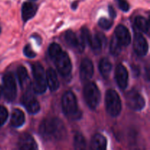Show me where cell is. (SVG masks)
<instances>
[{
	"instance_id": "cell-7",
	"label": "cell",
	"mask_w": 150,
	"mask_h": 150,
	"mask_svg": "<svg viewBox=\"0 0 150 150\" xmlns=\"http://www.w3.org/2000/svg\"><path fill=\"white\" fill-rule=\"evenodd\" d=\"M126 103L130 109L139 111L145 106V100L144 97L135 89L129 91L125 96Z\"/></svg>"
},
{
	"instance_id": "cell-27",
	"label": "cell",
	"mask_w": 150,
	"mask_h": 150,
	"mask_svg": "<svg viewBox=\"0 0 150 150\" xmlns=\"http://www.w3.org/2000/svg\"><path fill=\"white\" fill-rule=\"evenodd\" d=\"M62 50L61 47L59 44L55 43V42H53L50 45L49 48H48V53H49V55L51 58L54 59V58L57 57L58 55H59L62 53Z\"/></svg>"
},
{
	"instance_id": "cell-8",
	"label": "cell",
	"mask_w": 150,
	"mask_h": 150,
	"mask_svg": "<svg viewBox=\"0 0 150 150\" xmlns=\"http://www.w3.org/2000/svg\"><path fill=\"white\" fill-rule=\"evenodd\" d=\"M55 65L59 73L62 76H67L70 74L72 70V64L70 59L67 54L62 51L59 55L54 59Z\"/></svg>"
},
{
	"instance_id": "cell-19",
	"label": "cell",
	"mask_w": 150,
	"mask_h": 150,
	"mask_svg": "<svg viewBox=\"0 0 150 150\" xmlns=\"http://www.w3.org/2000/svg\"><path fill=\"white\" fill-rule=\"evenodd\" d=\"M92 150H107V140L105 137L100 133L94 135L91 142Z\"/></svg>"
},
{
	"instance_id": "cell-10",
	"label": "cell",
	"mask_w": 150,
	"mask_h": 150,
	"mask_svg": "<svg viewBox=\"0 0 150 150\" xmlns=\"http://www.w3.org/2000/svg\"><path fill=\"white\" fill-rule=\"evenodd\" d=\"M64 38H65V41L67 45L73 49L76 50L79 53L82 52L84 50L85 44L83 43V40L81 38H79L73 31H67Z\"/></svg>"
},
{
	"instance_id": "cell-28",
	"label": "cell",
	"mask_w": 150,
	"mask_h": 150,
	"mask_svg": "<svg viewBox=\"0 0 150 150\" xmlns=\"http://www.w3.org/2000/svg\"><path fill=\"white\" fill-rule=\"evenodd\" d=\"M81 38L83 40V43L85 44V45L86 44L89 45L90 44L91 40H92V36L91 35L90 32H89V29L86 27H83V29H81Z\"/></svg>"
},
{
	"instance_id": "cell-2",
	"label": "cell",
	"mask_w": 150,
	"mask_h": 150,
	"mask_svg": "<svg viewBox=\"0 0 150 150\" xmlns=\"http://www.w3.org/2000/svg\"><path fill=\"white\" fill-rule=\"evenodd\" d=\"M62 108L64 114L69 118L76 120L81 117L76 95L71 91H67L62 98Z\"/></svg>"
},
{
	"instance_id": "cell-18",
	"label": "cell",
	"mask_w": 150,
	"mask_h": 150,
	"mask_svg": "<svg viewBox=\"0 0 150 150\" xmlns=\"http://www.w3.org/2000/svg\"><path fill=\"white\" fill-rule=\"evenodd\" d=\"M45 79H46L47 86L50 89V90L54 92L58 89L59 83L58 77L57 73L53 68H48L45 73Z\"/></svg>"
},
{
	"instance_id": "cell-25",
	"label": "cell",
	"mask_w": 150,
	"mask_h": 150,
	"mask_svg": "<svg viewBox=\"0 0 150 150\" xmlns=\"http://www.w3.org/2000/svg\"><path fill=\"white\" fill-rule=\"evenodd\" d=\"M130 142L133 150H145V146H144L143 142L141 140L137 133H132Z\"/></svg>"
},
{
	"instance_id": "cell-5",
	"label": "cell",
	"mask_w": 150,
	"mask_h": 150,
	"mask_svg": "<svg viewBox=\"0 0 150 150\" xmlns=\"http://www.w3.org/2000/svg\"><path fill=\"white\" fill-rule=\"evenodd\" d=\"M105 107L107 112L112 117L120 115L122 110V102L118 93L114 89H109L105 94Z\"/></svg>"
},
{
	"instance_id": "cell-13",
	"label": "cell",
	"mask_w": 150,
	"mask_h": 150,
	"mask_svg": "<svg viewBox=\"0 0 150 150\" xmlns=\"http://www.w3.org/2000/svg\"><path fill=\"white\" fill-rule=\"evenodd\" d=\"M94 73V66L92 62L89 59L85 58L81 62L79 68L80 78L83 81H89L92 77Z\"/></svg>"
},
{
	"instance_id": "cell-22",
	"label": "cell",
	"mask_w": 150,
	"mask_h": 150,
	"mask_svg": "<svg viewBox=\"0 0 150 150\" xmlns=\"http://www.w3.org/2000/svg\"><path fill=\"white\" fill-rule=\"evenodd\" d=\"M112 69V64L107 58H103L100 60L99 64V70L104 79H108Z\"/></svg>"
},
{
	"instance_id": "cell-36",
	"label": "cell",
	"mask_w": 150,
	"mask_h": 150,
	"mask_svg": "<svg viewBox=\"0 0 150 150\" xmlns=\"http://www.w3.org/2000/svg\"><path fill=\"white\" fill-rule=\"evenodd\" d=\"M30 1H36V0H30Z\"/></svg>"
},
{
	"instance_id": "cell-15",
	"label": "cell",
	"mask_w": 150,
	"mask_h": 150,
	"mask_svg": "<svg viewBox=\"0 0 150 150\" xmlns=\"http://www.w3.org/2000/svg\"><path fill=\"white\" fill-rule=\"evenodd\" d=\"M18 144L20 150H38L35 140L28 133H23L19 137Z\"/></svg>"
},
{
	"instance_id": "cell-32",
	"label": "cell",
	"mask_w": 150,
	"mask_h": 150,
	"mask_svg": "<svg viewBox=\"0 0 150 150\" xmlns=\"http://www.w3.org/2000/svg\"><path fill=\"white\" fill-rule=\"evenodd\" d=\"M23 54L26 57H29V58H34L35 57H36V54L31 48L30 45H25L24 48H23Z\"/></svg>"
},
{
	"instance_id": "cell-31",
	"label": "cell",
	"mask_w": 150,
	"mask_h": 150,
	"mask_svg": "<svg viewBox=\"0 0 150 150\" xmlns=\"http://www.w3.org/2000/svg\"><path fill=\"white\" fill-rule=\"evenodd\" d=\"M119 8L123 12H128L130 10V4L127 0H115Z\"/></svg>"
},
{
	"instance_id": "cell-33",
	"label": "cell",
	"mask_w": 150,
	"mask_h": 150,
	"mask_svg": "<svg viewBox=\"0 0 150 150\" xmlns=\"http://www.w3.org/2000/svg\"><path fill=\"white\" fill-rule=\"evenodd\" d=\"M108 11H109L110 16H111L112 18H116V16H117V13H116L115 10H114V7H113L111 5L108 6Z\"/></svg>"
},
{
	"instance_id": "cell-12",
	"label": "cell",
	"mask_w": 150,
	"mask_h": 150,
	"mask_svg": "<svg viewBox=\"0 0 150 150\" xmlns=\"http://www.w3.org/2000/svg\"><path fill=\"white\" fill-rule=\"evenodd\" d=\"M115 37L122 46H127L131 42V35L128 29L124 25L120 24L115 29Z\"/></svg>"
},
{
	"instance_id": "cell-4",
	"label": "cell",
	"mask_w": 150,
	"mask_h": 150,
	"mask_svg": "<svg viewBox=\"0 0 150 150\" xmlns=\"http://www.w3.org/2000/svg\"><path fill=\"white\" fill-rule=\"evenodd\" d=\"M83 97L91 109H95L100 100V92L93 82H88L83 88Z\"/></svg>"
},
{
	"instance_id": "cell-16",
	"label": "cell",
	"mask_w": 150,
	"mask_h": 150,
	"mask_svg": "<svg viewBox=\"0 0 150 150\" xmlns=\"http://www.w3.org/2000/svg\"><path fill=\"white\" fill-rule=\"evenodd\" d=\"M38 6L32 1H25L21 7V17L24 22L30 20L34 17L38 11Z\"/></svg>"
},
{
	"instance_id": "cell-6",
	"label": "cell",
	"mask_w": 150,
	"mask_h": 150,
	"mask_svg": "<svg viewBox=\"0 0 150 150\" xmlns=\"http://www.w3.org/2000/svg\"><path fill=\"white\" fill-rule=\"evenodd\" d=\"M3 92L7 101H13L17 95V87L15 78L11 73H6L3 77Z\"/></svg>"
},
{
	"instance_id": "cell-9",
	"label": "cell",
	"mask_w": 150,
	"mask_h": 150,
	"mask_svg": "<svg viewBox=\"0 0 150 150\" xmlns=\"http://www.w3.org/2000/svg\"><path fill=\"white\" fill-rule=\"evenodd\" d=\"M21 101L26 109L30 114H37L40 111V106L39 102L30 93V91H26L23 94Z\"/></svg>"
},
{
	"instance_id": "cell-21",
	"label": "cell",
	"mask_w": 150,
	"mask_h": 150,
	"mask_svg": "<svg viewBox=\"0 0 150 150\" xmlns=\"http://www.w3.org/2000/svg\"><path fill=\"white\" fill-rule=\"evenodd\" d=\"M25 122L24 113L21 110L16 108L13 110L10 119V125L14 127H19Z\"/></svg>"
},
{
	"instance_id": "cell-23",
	"label": "cell",
	"mask_w": 150,
	"mask_h": 150,
	"mask_svg": "<svg viewBox=\"0 0 150 150\" xmlns=\"http://www.w3.org/2000/svg\"><path fill=\"white\" fill-rule=\"evenodd\" d=\"M73 145L75 150H86V142L83 135L76 132L73 137Z\"/></svg>"
},
{
	"instance_id": "cell-34",
	"label": "cell",
	"mask_w": 150,
	"mask_h": 150,
	"mask_svg": "<svg viewBox=\"0 0 150 150\" xmlns=\"http://www.w3.org/2000/svg\"><path fill=\"white\" fill-rule=\"evenodd\" d=\"M1 92H2V90H1V89L0 88V97H1Z\"/></svg>"
},
{
	"instance_id": "cell-20",
	"label": "cell",
	"mask_w": 150,
	"mask_h": 150,
	"mask_svg": "<svg viewBox=\"0 0 150 150\" xmlns=\"http://www.w3.org/2000/svg\"><path fill=\"white\" fill-rule=\"evenodd\" d=\"M105 42H106V39H105V36L101 33H98L95 36H92L89 45L95 53L99 54L102 50L103 46L105 45Z\"/></svg>"
},
{
	"instance_id": "cell-35",
	"label": "cell",
	"mask_w": 150,
	"mask_h": 150,
	"mask_svg": "<svg viewBox=\"0 0 150 150\" xmlns=\"http://www.w3.org/2000/svg\"><path fill=\"white\" fill-rule=\"evenodd\" d=\"M1 26H0V34H1Z\"/></svg>"
},
{
	"instance_id": "cell-26",
	"label": "cell",
	"mask_w": 150,
	"mask_h": 150,
	"mask_svg": "<svg viewBox=\"0 0 150 150\" xmlns=\"http://www.w3.org/2000/svg\"><path fill=\"white\" fill-rule=\"evenodd\" d=\"M122 51V45L117 40L115 37H113L110 42V51L114 56H117L120 54Z\"/></svg>"
},
{
	"instance_id": "cell-30",
	"label": "cell",
	"mask_w": 150,
	"mask_h": 150,
	"mask_svg": "<svg viewBox=\"0 0 150 150\" xmlns=\"http://www.w3.org/2000/svg\"><path fill=\"white\" fill-rule=\"evenodd\" d=\"M8 118V111L4 106L0 105V127L5 123Z\"/></svg>"
},
{
	"instance_id": "cell-3",
	"label": "cell",
	"mask_w": 150,
	"mask_h": 150,
	"mask_svg": "<svg viewBox=\"0 0 150 150\" xmlns=\"http://www.w3.org/2000/svg\"><path fill=\"white\" fill-rule=\"evenodd\" d=\"M33 83L32 88L35 93L42 94L46 91L47 83L45 73L43 67L40 63H35L32 65Z\"/></svg>"
},
{
	"instance_id": "cell-24",
	"label": "cell",
	"mask_w": 150,
	"mask_h": 150,
	"mask_svg": "<svg viewBox=\"0 0 150 150\" xmlns=\"http://www.w3.org/2000/svg\"><path fill=\"white\" fill-rule=\"evenodd\" d=\"M135 25L139 30L144 33H148L149 29V21L144 16H139L135 18Z\"/></svg>"
},
{
	"instance_id": "cell-14",
	"label": "cell",
	"mask_w": 150,
	"mask_h": 150,
	"mask_svg": "<svg viewBox=\"0 0 150 150\" xmlns=\"http://www.w3.org/2000/svg\"><path fill=\"white\" fill-rule=\"evenodd\" d=\"M115 79L117 85L121 89H125L128 84V72L123 64L117 65L115 70Z\"/></svg>"
},
{
	"instance_id": "cell-17",
	"label": "cell",
	"mask_w": 150,
	"mask_h": 150,
	"mask_svg": "<svg viewBox=\"0 0 150 150\" xmlns=\"http://www.w3.org/2000/svg\"><path fill=\"white\" fill-rule=\"evenodd\" d=\"M17 75L21 87L24 89V90H26V92L30 90L32 83H31L30 79H29V76H28L26 69L23 66H19L17 69Z\"/></svg>"
},
{
	"instance_id": "cell-29",
	"label": "cell",
	"mask_w": 150,
	"mask_h": 150,
	"mask_svg": "<svg viewBox=\"0 0 150 150\" xmlns=\"http://www.w3.org/2000/svg\"><path fill=\"white\" fill-rule=\"evenodd\" d=\"M113 22L106 18H100L98 21V25L103 29H109L112 26Z\"/></svg>"
},
{
	"instance_id": "cell-11",
	"label": "cell",
	"mask_w": 150,
	"mask_h": 150,
	"mask_svg": "<svg viewBox=\"0 0 150 150\" xmlns=\"http://www.w3.org/2000/svg\"><path fill=\"white\" fill-rule=\"evenodd\" d=\"M133 49L139 56H145L149 50L147 41L140 33H136L133 39Z\"/></svg>"
},
{
	"instance_id": "cell-1",
	"label": "cell",
	"mask_w": 150,
	"mask_h": 150,
	"mask_svg": "<svg viewBox=\"0 0 150 150\" xmlns=\"http://www.w3.org/2000/svg\"><path fill=\"white\" fill-rule=\"evenodd\" d=\"M39 131L45 139L49 140H61L67 133L63 122L54 117L44 119L40 125Z\"/></svg>"
}]
</instances>
